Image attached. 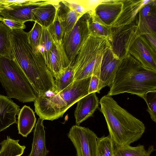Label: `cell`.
Listing matches in <instances>:
<instances>
[{
	"instance_id": "5",
	"label": "cell",
	"mask_w": 156,
	"mask_h": 156,
	"mask_svg": "<svg viewBox=\"0 0 156 156\" xmlns=\"http://www.w3.org/2000/svg\"><path fill=\"white\" fill-rule=\"evenodd\" d=\"M110 47L108 38L90 34L71 64L74 70V80L92 76L99 78L101 61Z\"/></svg>"
},
{
	"instance_id": "26",
	"label": "cell",
	"mask_w": 156,
	"mask_h": 156,
	"mask_svg": "<svg viewBox=\"0 0 156 156\" xmlns=\"http://www.w3.org/2000/svg\"><path fill=\"white\" fill-rule=\"evenodd\" d=\"M54 44L53 40L48 28L43 27L39 46V51L44 58L48 69L50 66V52Z\"/></svg>"
},
{
	"instance_id": "36",
	"label": "cell",
	"mask_w": 156,
	"mask_h": 156,
	"mask_svg": "<svg viewBox=\"0 0 156 156\" xmlns=\"http://www.w3.org/2000/svg\"><path fill=\"white\" fill-rule=\"evenodd\" d=\"M153 49L156 51V34H147L143 35Z\"/></svg>"
},
{
	"instance_id": "3",
	"label": "cell",
	"mask_w": 156,
	"mask_h": 156,
	"mask_svg": "<svg viewBox=\"0 0 156 156\" xmlns=\"http://www.w3.org/2000/svg\"><path fill=\"white\" fill-rule=\"evenodd\" d=\"M155 90L156 71L145 68L128 54L119 65L107 95L128 93L142 98L147 92Z\"/></svg>"
},
{
	"instance_id": "30",
	"label": "cell",
	"mask_w": 156,
	"mask_h": 156,
	"mask_svg": "<svg viewBox=\"0 0 156 156\" xmlns=\"http://www.w3.org/2000/svg\"><path fill=\"white\" fill-rule=\"evenodd\" d=\"M42 29L43 27L41 25L35 22L31 30L27 33L29 43L35 54H38L40 52L39 51V46Z\"/></svg>"
},
{
	"instance_id": "9",
	"label": "cell",
	"mask_w": 156,
	"mask_h": 156,
	"mask_svg": "<svg viewBox=\"0 0 156 156\" xmlns=\"http://www.w3.org/2000/svg\"><path fill=\"white\" fill-rule=\"evenodd\" d=\"M67 136L75 148L77 156H97V136L89 128L73 126Z\"/></svg>"
},
{
	"instance_id": "13",
	"label": "cell",
	"mask_w": 156,
	"mask_h": 156,
	"mask_svg": "<svg viewBox=\"0 0 156 156\" xmlns=\"http://www.w3.org/2000/svg\"><path fill=\"white\" fill-rule=\"evenodd\" d=\"M52 2L48 0H34L30 4L7 6L0 12L3 18L23 23L32 21L33 10L40 6Z\"/></svg>"
},
{
	"instance_id": "12",
	"label": "cell",
	"mask_w": 156,
	"mask_h": 156,
	"mask_svg": "<svg viewBox=\"0 0 156 156\" xmlns=\"http://www.w3.org/2000/svg\"><path fill=\"white\" fill-rule=\"evenodd\" d=\"M156 1L151 0L139 9L135 20L139 36L147 34H156Z\"/></svg>"
},
{
	"instance_id": "32",
	"label": "cell",
	"mask_w": 156,
	"mask_h": 156,
	"mask_svg": "<svg viewBox=\"0 0 156 156\" xmlns=\"http://www.w3.org/2000/svg\"><path fill=\"white\" fill-rule=\"evenodd\" d=\"M146 102L147 111L150 114L151 119L156 122V90L147 92L142 97Z\"/></svg>"
},
{
	"instance_id": "19",
	"label": "cell",
	"mask_w": 156,
	"mask_h": 156,
	"mask_svg": "<svg viewBox=\"0 0 156 156\" xmlns=\"http://www.w3.org/2000/svg\"><path fill=\"white\" fill-rule=\"evenodd\" d=\"M56 6V14L62 24L63 36L71 30L82 15L71 9L63 1H57Z\"/></svg>"
},
{
	"instance_id": "6",
	"label": "cell",
	"mask_w": 156,
	"mask_h": 156,
	"mask_svg": "<svg viewBox=\"0 0 156 156\" xmlns=\"http://www.w3.org/2000/svg\"><path fill=\"white\" fill-rule=\"evenodd\" d=\"M0 82L7 97L26 103L34 102L37 95L15 59L0 57Z\"/></svg>"
},
{
	"instance_id": "23",
	"label": "cell",
	"mask_w": 156,
	"mask_h": 156,
	"mask_svg": "<svg viewBox=\"0 0 156 156\" xmlns=\"http://www.w3.org/2000/svg\"><path fill=\"white\" fill-rule=\"evenodd\" d=\"M114 156H150L155 150L151 145L146 150L143 145L133 147L130 145L118 146L114 144Z\"/></svg>"
},
{
	"instance_id": "17",
	"label": "cell",
	"mask_w": 156,
	"mask_h": 156,
	"mask_svg": "<svg viewBox=\"0 0 156 156\" xmlns=\"http://www.w3.org/2000/svg\"><path fill=\"white\" fill-rule=\"evenodd\" d=\"M99 103L96 93L89 94L79 100L74 114L76 125H79L91 116L98 108Z\"/></svg>"
},
{
	"instance_id": "2",
	"label": "cell",
	"mask_w": 156,
	"mask_h": 156,
	"mask_svg": "<svg viewBox=\"0 0 156 156\" xmlns=\"http://www.w3.org/2000/svg\"><path fill=\"white\" fill-rule=\"evenodd\" d=\"M99 103L114 144L130 145L142 137L145 130L144 123L122 108L111 96L104 95Z\"/></svg>"
},
{
	"instance_id": "21",
	"label": "cell",
	"mask_w": 156,
	"mask_h": 156,
	"mask_svg": "<svg viewBox=\"0 0 156 156\" xmlns=\"http://www.w3.org/2000/svg\"><path fill=\"white\" fill-rule=\"evenodd\" d=\"M56 12V4L51 2L42 5L33 10L32 21L48 28L54 21Z\"/></svg>"
},
{
	"instance_id": "20",
	"label": "cell",
	"mask_w": 156,
	"mask_h": 156,
	"mask_svg": "<svg viewBox=\"0 0 156 156\" xmlns=\"http://www.w3.org/2000/svg\"><path fill=\"white\" fill-rule=\"evenodd\" d=\"M43 121L39 117L35 126L32 149L28 156H47L48 153L46 147Z\"/></svg>"
},
{
	"instance_id": "10",
	"label": "cell",
	"mask_w": 156,
	"mask_h": 156,
	"mask_svg": "<svg viewBox=\"0 0 156 156\" xmlns=\"http://www.w3.org/2000/svg\"><path fill=\"white\" fill-rule=\"evenodd\" d=\"M128 54L145 68L156 71V51L143 35L136 39L130 48Z\"/></svg>"
},
{
	"instance_id": "16",
	"label": "cell",
	"mask_w": 156,
	"mask_h": 156,
	"mask_svg": "<svg viewBox=\"0 0 156 156\" xmlns=\"http://www.w3.org/2000/svg\"><path fill=\"white\" fill-rule=\"evenodd\" d=\"M150 1L122 0L123 5L121 12L111 27H119L134 22L140 9Z\"/></svg>"
},
{
	"instance_id": "27",
	"label": "cell",
	"mask_w": 156,
	"mask_h": 156,
	"mask_svg": "<svg viewBox=\"0 0 156 156\" xmlns=\"http://www.w3.org/2000/svg\"><path fill=\"white\" fill-rule=\"evenodd\" d=\"M74 70L73 66L64 68L55 78L57 93H59L69 85L74 80Z\"/></svg>"
},
{
	"instance_id": "15",
	"label": "cell",
	"mask_w": 156,
	"mask_h": 156,
	"mask_svg": "<svg viewBox=\"0 0 156 156\" xmlns=\"http://www.w3.org/2000/svg\"><path fill=\"white\" fill-rule=\"evenodd\" d=\"M20 107L7 96L0 94V132L17 123Z\"/></svg>"
},
{
	"instance_id": "28",
	"label": "cell",
	"mask_w": 156,
	"mask_h": 156,
	"mask_svg": "<svg viewBox=\"0 0 156 156\" xmlns=\"http://www.w3.org/2000/svg\"><path fill=\"white\" fill-rule=\"evenodd\" d=\"M114 144L111 136L97 138V156H114Z\"/></svg>"
},
{
	"instance_id": "8",
	"label": "cell",
	"mask_w": 156,
	"mask_h": 156,
	"mask_svg": "<svg viewBox=\"0 0 156 156\" xmlns=\"http://www.w3.org/2000/svg\"><path fill=\"white\" fill-rule=\"evenodd\" d=\"M112 33L108 39L112 51L122 60L127 55L131 45L139 36L134 22L117 27H111Z\"/></svg>"
},
{
	"instance_id": "35",
	"label": "cell",
	"mask_w": 156,
	"mask_h": 156,
	"mask_svg": "<svg viewBox=\"0 0 156 156\" xmlns=\"http://www.w3.org/2000/svg\"><path fill=\"white\" fill-rule=\"evenodd\" d=\"M101 89L99 78L95 76H92L89 87V94L96 92L100 93Z\"/></svg>"
},
{
	"instance_id": "31",
	"label": "cell",
	"mask_w": 156,
	"mask_h": 156,
	"mask_svg": "<svg viewBox=\"0 0 156 156\" xmlns=\"http://www.w3.org/2000/svg\"><path fill=\"white\" fill-rule=\"evenodd\" d=\"M48 29L54 43L58 45L62 44L63 37V30L60 21L57 14L54 21L48 28Z\"/></svg>"
},
{
	"instance_id": "14",
	"label": "cell",
	"mask_w": 156,
	"mask_h": 156,
	"mask_svg": "<svg viewBox=\"0 0 156 156\" xmlns=\"http://www.w3.org/2000/svg\"><path fill=\"white\" fill-rule=\"evenodd\" d=\"M122 61L114 54L110 47L106 51L100 68L99 79L101 89L106 86L111 87Z\"/></svg>"
},
{
	"instance_id": "38",
	"label": "cell",
	"mask_w": 156,
	"mask_h": 156,
	"mask_svg": "<svg viewBox=\"0 0 156 156\" xmlns=\"http://www.w3.org/2000/svg\"><path fill=\"white\" fill-rule=\"evenodd\" d=\"M0 17H1V16H0Z\"/></svg>"
},
{
	"instance_id": "22",
	"label": "cell",
	"mask_w": 156,
	"mask_h": 156,
	"mask_svg": "<svg viewBox=\"0 0 156 156\" xmlns=\"http://www.w3.org/2000/svg\"><path fill=\"white\" fill-rule=\"evenodd\" d=\"M18 115V133L23 137H27L36 125L34 112L29 106L25 105L20 109Z\"/></svg>"
},
{
	"instance_id": "37",
	"label": "cell",
	"mask_w": 156,
	"mask_h": 156,
	"mask_svg": "<svg viewBox=\"0 0 156 156\" xmlns=\"http://www.w3.org/2000/svg\"><path fill=\"white\" fill-rule=\"evenodd\" d=\"M6 7V6L5 4L0 2V12L1 10Z\"/></svg>"
},
{
	"instance_id": "29",
	"label": "cell",
	"mask_w": 156,
	"mask_h": 156,
	"mask_svg": "<svg viewBox=\"0 0 156 156\" xmlns=\"http://www.w3.org/2000/svg\"><path fill=\"white\" fill-rule=\"evenodd\" d=\"M92 12L90 13L89 22L90 34L108 39L111 34V27L102 24L96 20L93 16Z\"/></svg>"
},
{
	"instance_id": "1",
	"label": "cell",
	"mask_w": 156,
	"mask_h": 156,
	"mask_svg": "<svg viewBox=\"0 0 156 156\" xmlns=\"http://www.w3.org/2000/svg\"><path fill=\"white\" fill-rule=\"evenodd\" d=\"M11 42L14 58L27 76L37 96L48 91L57 92L55 79L40 52L35 54L23 30H12Z\"/></svg>"
},
{
	"instance_id": "33",
	"label": "cell",
	"mask_w": 156,
	"mask_h": 156,
	"mask_svg": "<svg viewBox=\"0 0 156 156\" xmlns=\"http://www.w3.org/2000/svg\"><path fill=\"white\" fill-rule=\"evenodd\" d=\"M63 1L71 9L81 15L88 12L91 11L89 5L88 0Z\"/></svg>"
},
{
	"instance_id": "34",
	"label": "cell",
	"mask_w": 156,
	"mask_h": 156,
	"mask_svg": "<svg viewBox=\"0 0 156 156\" xmlns=\"http://www.w3.org/2000/svg\"><path fill=\"white\" fill-rule=\"evenodd\" d=\"M0 21L2 22L11 30H23L26 27L24 23L5 19L1 16Z\"/></svg>"
},
{
	"instance_id": "18",
	"label": "cell",
	"mask_w": 156,
	"mask_h": 156,
	"mask_svg": "<svg viewBox=\"0 0 156 156\" xmlns=\"http://www.w3.org/2000/svg\"><path fill=\"white\" fill-rule=\"evenodd\" d=\"M49 60V70L55 78L63 69L71 64L65 51L62 44L58 45L54 43L50 51Z\"/></svg>"
},
{
	"instance_id": "4",
	"label": "cell",
	"mask_w": 156,
	"mask_h": 156,
	"mask_svg": "<svg viewBox=\"0 0 156 156\" xmlns=\"http://www.w3.org/2000/svg\"><path fill=\"white\" fill-rule=\"evenodd\" d=\"M91 78L74 80L59 93L48 91L37 96L34 102L35 112L44 120L53 121L62 117L71 106L89 94Z\"/></svg>"
},
{
	"instance_id": "24",
	"label": "cell",
	"mask_w": 156,
	"mask_h": 156,
	"mask_svg": "<svg viewBox=\"0 0 156 156\" xmlns=\"http://www.w3.org/2000/svg\"><path fill=\"white\" fill-rule=\"evenodd\" d=\"M11 32L9 27L0 21V57L15 59L11 45Z\"/></svg>"
},
{
	"instance_id": "25",
	"label": "cell",
	"mask_w": 156,
	"mask_h": 156,
	"mask_svg": "<svg viewBox=\"0 0 156 156\" xmlns=\"http://www.w3.org/2000/svg\"><path fill=\"white\" fill-rule=\"evenodd\" d=\"M19 141L7 136L6 139L0 143V156H21L24 153L26 147L21 145L19 143Z\"/></svg>"
},
{
	"instance_id": "11",
	"label": "cell",
	"mask_w": 156,
	"mask_h": 156,
	"mask_svg": "<svg viewBox=\"0 0 156 156\" xmlns=\"http://www.w3.org/2000/svg\"><path fill=\"white\" fill-rule=\"evenodd\" d=\"M123 5L122 0H103L92 14L97 21L111 27L121 13Z\"/></svg>"
},
{
	"instance_id": "7",
	"label": "cell",
	"mask_w": 156,
	"mask_h": 156,
	"mask_svg": "<svg viewBox=\"0 0 156 156\" xmlns=\"http://www.w3.org/2000/svg\"><path fill=\"white\" fill-rule=\"evenodd\" d=\"M91 12L82 15L71 30L63 37L62 45L71 64L90 35L89 22Z\"/></svg>"
}]
</instances>
